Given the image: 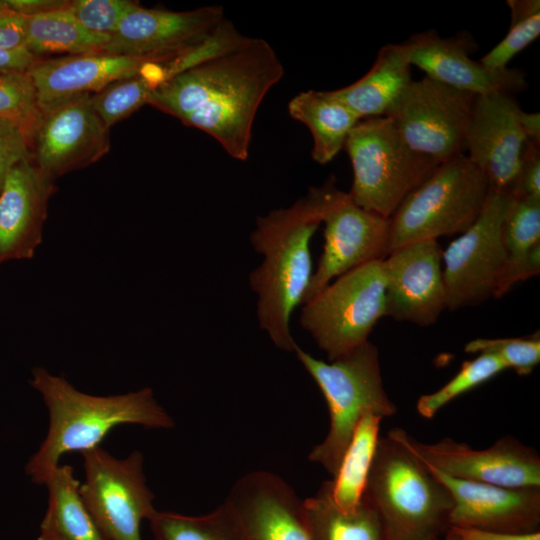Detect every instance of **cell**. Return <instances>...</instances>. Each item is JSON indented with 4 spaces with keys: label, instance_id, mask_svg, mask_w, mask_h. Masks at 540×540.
Masks as SVG:
<instances>
[{
    "label": "cell",
    "instance_id": "cell-1",
    "mask_svg": "<svg viewBox=\"0 0 540 540\" xmlns=\"http://www.w3.org/2000/svg\"><path fill=\"white\" fill-rule=\"evenodd\" d=\"M283 75L273 47L247 36L168 78L147 104L209 134L230 157L246 161L257 111Z\"/></svg>",
    "mask_w": 540,
    "mask_h": 540
},
{
    "label": "cell",
    "instance_id": "cell-2",
    "mask_svg": "<svg viewBox=\"0 0 540 540\" xmlns=\"http://www.w3.org/2000/svg\"><path fill=\"white\" fill-rule=\"evenodd\" d=\"M336 188L334 178L311 187L291 206L259 216L250 235L253 249L263 257L249 275L258 296L259 324L284 351L294 352L297 346L290 318L308 289L313 274L310 241Z\"/></svg>",
    "mask_w": 540,
    "mask_h": 540
},
{
    "label": "cell",
    "instance_id": "cell-3",
    "mask_svg": "<svg viewBox=\"0 0 540 540\" xmlns=\"http://www.w3.org/2000/svg\"><path fill=\"white\" fill-rule=\"evenodd\" d=\"M30 385L42 396L49 414L45 439L25 469L37 484H42L66 453L82 454L99 447L119 425L174 427L173 418L148 387L126 394L95 396L79 391L63 377L41 367L33 369Z\"/></svg>",
    "mask_w": 540,
    "mask_h": 540
},
{
    "label": "cell",
    "instance_id": "cell-4",
    "mask_svg": "<svg viewBox=\"0 0 540 540\" xmlns=\"http://www.w3.org/2000/svg\"><path fill=\"white\" fill-rule=\"evenodd\" d=\"M364 496L385 540H443L453 499L425 463L390 436L379 437Z\"/></svg>",
    "mask_w": 540,
    "mask_h": 540
},
{
    "label": "cell",
    "instance_id": "cell-5",
    "mask_svg": "<svg viewBox=\"0 0 540 540\" xmlns=\"http://www.w3.org/2000/svg\"><path fill=\"white\" fill-rule=\"evenodd\" d=\"M294 352L323 393L330 415L325 439L308 458L334 476L362 416L371 411L382 418L391 417L397 407L384 389L378 349L371 342L329 362L298 345Z\"/></svg>",
    "mask_w": 540,
    "mask_h": 540
},
{
    "label": "cell",
    "instance_id": "cell-6",
    "mask_svg": "<svg viewBox=\"0 0 540 540\" xmlns=\"http://www.w3.org/2000/svg\"><path fill=\"white\" fill-rule=\"evenodd\" d=\"M490 190L485 174L466 155L439 164L389 218V253L415 241L463 233L480 215Z\"/></svg>",
    "mask_w": 540,
    "mask_h": 540
},
{
    "label": "cell",
    "instance_id": "cell-7",
    "mask_svg": "<svg viewBox=\"0 0 540 540\" xmlns=\"http://www.w3.org/2000/svg\"><path fill=\"white\" fill-rule=\"evenodd\" d=\"M344 148L353 170L350 198L387 219L439 165L414 151L387 116L359 120Z\"/></svg>",
    "mask_w": 540,
    "mask_h": 540
},
{
    "label": "cell",
    "instance_id": "cell-8",
    "mask_svg": "<svg viewBox=\"0 0 540 540\" xmlns=\"http://www.w3.org/2000/svg\"><path fill=\"white\" fill-rule=\"evenodd\" d=\"M382 260L354 268L303 304L300 325L333 361L368 341L386 316Z\"/></svg>",
    "mask_w": 540,
    "mask_h": 540
},
{
    "label": "cell",
    "instance_id": "cell-9",
    "mask_svg": "<svg viewBox=\"0 0 540 540\" xmlns=\"http://www.w3.org/2000/svg\"><path fill=\"white\" fill-rule=\"evenodd\" d=\"M82 500L105 540H142L141 524L157 511L146 484L143 455L117 459L101 446L82 453Z\"/></svg>",
    "mask_w": 540,
    "mask_h": 540
},
{
    "label": "cell",
    "instance_id": "cell-10",
    "mask_svg": "<svg viewBox=\"0 0 540 540\" xmlns=\"http://www.w3.org/2000/svg\"><path fill=\"white\" fill-rule=\"evenodd\" d=\"M513 196L490 190L474 223L443 250L446 306L450 310L496 298L506 265L501 227Z\"/></svg>",
    "mask_w": 540,
    "mask_h": 540
},
{
    "label": "cell",
    "instance_id": "cell-11",
    "mask_svg": "<svg viewBox=\"0 0 540 540\" xmlns=\"http://www.w3.org/2000/svg\"><path fill=\"white\" fill-rule=\"evenodd\" d=\"M475 96L425 76L412 80L385 116L414 151L441 164L463 154Z\"/></svg>",
    "mask_w": 540,
    "mask_h": 540
},
{
    "label": "cell",
    "instance_id": "cell-12",
    "mask_svg": "<svg viewBox=\"0 0 540 540\" xmlns=\"http://www.w3.org/2000/svg\"><path fill=\"white\" fill-rule=\"evenodd\" d=\"M387 435L447 476L511 488L540 487L537 451L510 436L478 450L451 438L421 443L401 428H393Z\"/></svg>",
    "mask_w": 540,
    "mask_h": 540
},
{
    "label": "cell",
    "instance_id": "cell-13",
    "mask_svg": "<svg viewBox=\"0 0 540 540\" xmlns=\"http://www.w3.org/2000/svg\"><path fill=\"white\" fill-rule=\"evenodd\" d=\"M324 246L303 303L332 279L366 263L384 259L389 251V219L370 212L336 188L323 215Z\"/></svg>",
    "mask_w": 540,
    "mask_h": 540
},
{
    "label": "cell",
    "instance_id": "cell-14",
    "mask_svg": "<svg viewBox=\"0 0 540 540\" xmlns=\"http://www.w3.org/2000/svg\"><path fill=\"white\" fill-rule=\"evenodd\" d=\"M225 21L219 5L177 12L148 9L136 2L102 53L168 60L203 44Z\"/></svg>",
    "mask_w": 540,
    "mask_h": 540
},
{
    "label": "cell",
    "instance_id": "cell-15",
    "mask_svg": "<svg viewBox=\"0 0 540 540\" xmlns=\"http://www.w3.org/2000/svg\"><path fill=\"white\" fill-rule=\"evenodd\" d=\"M442 253L437 240H420L392 250L383 260L386 317L433 325L446 306Z\"/></svg>",
    "mask_w": 540,
    "mask_h": 540
},
{
    "label": "cell",
    "instance_id": "cell-16",
    "mask_svg": "<svg viewBox=\"0 0 540 540\" xmlns=\"http://www.w3.org/2000/svg\"><path fill=\"white\" fill-rule=\"evenodd\" d=\"M108 130L92 108L89 95L65 102L43 113L32 143V161L54 181L105 155Z\"/></svg>",
    "mask_w": 540,
    "mask_h": 540
},
{
    "label": "cell",
    "instance_id": "cell-17",
    "mask_svg": "<svg viewBox=\"0 0 540 540\" xmlns=\"http://www.w3.org/2000/svg\"><path fill=\"white\" fill-rule=\"evenodd\" d=\"M520 110L512 94L476 95L465 137L464 151L485 174L491 190L511 195L526 144Z\"/></svg>",
    "mask_w": 540,
    "mask_h": 540
},
{
    "label": "cell",
    "instance_id": "cell-18",
    "mask_svg": "<svg viewBox=\"0 0 540 540\" xmlns=\"http://www.w3.org/2000/svg\"><path fill=\"white\" fill-rule=\"evenodd\" d=\"M426 466L452 496L450 527L510 533L539 531L540 487L511 488L460 480Z\"/></svg>",
    "mask_w": 540,
    "mask_h": 540
},
{
    "label": "cell",
    "instance_id": "cell-19",
    "mask_svg": "<svg viewBox=\"0 0 540 540\" xmlns=\"http://www.w3.org/2000/svg\"><path fill=\"white\" fill-rule=\"evenodd\" d=\"M225 500L235 510L246 540H311L303 500L272 472L243 475Z\"/></svg>",
    "mask_w": 540,
    "mask_h": 540
},
{
    "label": "cell",
    "instance_id": "cell-20",
    "mask_svg": "<svg viewBox=\"0 0 540 540\" xmlns=\"http://www.w3.org/2000/svg\"><path fill=\"white\" fill-rule=\"evenodd\" d=\"M151 58L90 53L38 59L27 71L43 113L70 100L93 95L109 84L142 72Z\"/></svg>",
    "mask_w": 540,
    "mask_h": 540
},
{
    "label": "cell",
    "instance_id": "cell-21",
    "mask_svg": "<svg viewBox=\"0 0 540 540\" xmlns=\"http://www.w3.org/2000/svg\"><path fill=\"white\" fill-rule=\"evenodd\" d=\"M55 190L54 181L38 170L32 157L8 172L0 188V263L33 257Z\"/></svg>",
    "mask_w": 540,
    "mask_h": 540
},
{
    "label": "cell",
    "instance_id": "cell-22",
    "mask_svg": "<svg viewBox=\"0 0 540 540\" xmlns=\"http://www.w3.org/2000/svg\"><path fill=\"white\" fill-rule=\"evenodd\" d=\"M411 65L422 70L426 77L450 87L485 95L514 94L527 88L524 73L515 68L493 70L469 56L465 38H442L434 30L414 35Z\"/></svg>",
    "mask_w": 540,
    "mask_h": 540
},
{
    "label": "cell",
    "instance_id": "cell-23",
    "mask_svg": "<svg viewBox=\"0 0 540 540\" xmlns=\"http://www.w3.org/2000/svg\"><path fill=\"white\" fill-rule=\"evenodd\" d=\"M411 51L409 40L384 45L363 77L333 94L360 120L385 116L412 81Z\"/></svg>",
    "mask_w": 540,
    "mask_h": 540
},
{
    "label": "cell",
    "instance_id": "cell-24",
    "mask_svg": "<svg viewBox=\"0 0 540 540\" xmlns=\"http://www.w3.org/2000/svg\"><path fill=\"white\" fill-rule=\"evenodd\" d=\"M290 116L304 124L313 138L312 159L321 165L332 161L360 120L332 91L308 90L288 103Z\"/></svg>",
    "mask_w": 540,
    "mask_h": 540
},
{
    "label": "cell",
    "instance_id": "cell-25",
    "mask_svg": "<svg viewBox=\"0 0 540 540\" xmlns=\"http://www.w3.org/2000/svg\"><path fill=\"white\" fill-rule=\"evenodd\" d=\"M501 235L507 260L496 298L540 272V199L513 196Z\"/></svg>",
    "mask_w": 540,
    "mask_h": 540
},
{
    "label": "cell",
    "instance_id": "cell-26",
    "mask_svg": "<svg viewBox=\"0 0 540 540\" xmlns=\"http://www.w3.org/2000/svg\"><path fill=\"white\" fill-rule=\"evenodd\" d=\"M303 503L311 540H385L379 514L364 495L354 510L343 511L333 502L325 481Z\"/></svg>",
    "mask_w": 540,
    "mask_h": 540
},
{
    "label": "cell",
    "instance_id": "cell-27",
    "mask_svg": "<svg viewBox=\"0 0 540 540\" xmlns=\"http://www.w3.org/2000/svg\"><path fill=\"white\" fill-rule=\"evenodd\" d=\"M48 507L40 530L65 540H105L92 520L80 494V481L70 465H58L43 479Z\"/></svg>",
    "mask_w": 540,
    "mask_h": 540
},
{
    "label": "cell",
    "instance_id": "cell-28",
    "mask_svg": "<svg viewBox=\"0 0 540 540\" xmlns=\"http://www.w3.org/2000/svg\"><path fill=\"white\" fill-rule=\"evenodd\" d=\"M382 419L371 411L362 416L337 472L333 479L329 480L332 500L343 511L354 510L363 498L380 437L379 428Z\"/></svg>",
    "mask_w": 540,
    "mask_h": 540
},
{
    "label": "cell",
    "instance_id": "cell-29",
    "mask_svg": "<svg viewBox=\"0 0 540 540\" xmlns=\"http://www.w3.org/2000/svg\"><path fill=\"white\" fill-rule=\"evenodd\" d=\"M25 48L40 58L43 54L81 55L102 53L110 36L89 31L65 9L26 17Z\"/></svg>",
    "mask_w": 540,
    "mask_h": 540
},
{
    "label": "cell",
    "instance_id": "cell-30",
    "mask_svg": "<svg viewBox=\"0 0 540 540\" xmlns=\"http://www.w3.org/2000/svg\"><path fill=\"white\" fill-rule=\"evenodd\" d=\"M148 521L154 540H246L241 522L226 500L205 515L156 511Z\"/></svg>",
    "mask_w": 540,
    "mask_h": 540
},
{
    "label": "cell",
    "instance_id": "cell-31",
    "mask_svg": "<svg viewBox=\"0 0 540 540\" xmlns=\"http://www.w3.org/2000/svg\"><path fill=\"white\" fill-rule=\"evenodd\" d=\"M169 60L151 62L139 74L115 81L90 96L92 108L107 128L148 103L152 92L171 77Z\"/></svg>",
    "mask_w": 540,
    "mask_h": 540
},
{
    "label": "cell",
    "instance_id": "cell-32",
    "mask_svg": "<svg viewBox=\"0 0 540 540\" xmlns=\"http://www.w3.org/2000/svg\"><path fill=\"white\" fill-rule=\"evenodd\" d=\"M511 21L504 38L479 61L493 70L507 68L508 63L540 34V1L507 0Z\"/></svg>",
    "mask_w": 540,
    "mask_h": 540
},
{
    "label": "cell",
    "instance_id": "cell-33",
    "mask_svg": "<svg viewBox=\"0 0 540 540\" xmlns=\"http://www.w3.org/2000/svg\"><path fill=\"white\" fill-rule=\"evenodd\" d=\"M506 369V365L497 356L479 353L476 358L463 362L459 372L439 390L422 395L416 404L417 412L422 417L431 419L454 398Z\"/></svg>",
    "mask_w": 540,
    "mask_h": 540
},
{
    "label": "cell",
    "instance_id": "cell-34",
    "mask_svg": "<svg viewBox=\"0 0 540 540\" xmlns=\"http://www.w3.org/2000/svg\"><path fill=\"white\" fill-rule=\"evenodd\" d=\"M42 115L29 74L0 73V118L16 124L23 131L31 148Z\"/></svg>",
    "mask_w": 540,
    "mask_h": 540
},
{
    "label": "cell",
    "instance_id": "cell-35",
    "mask_svg": "<svg viewBox=\"0 0 540 540\" xmlns=\"http://www.w3.org/2000/svg\"><path fill=\"white\" fill-rule=\"evenodd\" d=\"M466 353H489L497 356L520 376L529 375L540 362L539 334L526 338H479L468 342Z\"/></svg>",
    "mask_w": 540,
    "mask_h": 540
},
{
    "label": "cell",
    "instance_id": "cell-36",
    "mask_svg": "<svg viewBox=\"0 0 540 540\" xmlns=\"http://www.w3.org/2000/svg\"><path fill=\"white\" fill-rule=\"evenodd\" d=\"M135 3L130 0H73L68 10L89 31L111 36Z\"/></svg>",
    "mask_w": 540,
    "mask_h": 540
},
{
    "label": "cell",
    "instance_id": "cell-37",
    "mask_svg": "<svg viewBox=\"0 0 540 540\" xmlns=\"http://www.w3.org/2000/svg\"><path fill=\"white\" fill-rule=\"evenodd\" d=\"M31 157V146L23 131L0 118V185L16 164Z\"/></svg>",
    "mask_w": 540,
    "mask_h": 540
},
{
    "label": "cell",
    "instance_id": "cell-38",
    "mask_svg": "<svg viewBox=\"0 0 540 540\" xmlns=\"http://www.w3.org/2000/svg\"><path fill=\"white\" fill-rule=\"evenodd\" d=\"M512 196L540 199V145L526 141Z\"/></svg>",
    "mask_w": 540,
    "mask_h": 540
},
{
    "label": "cell",
    "instance_id": "cell-39",
    "mask_svg": "<svg viewBox=\"0 0 540 540\" xmlns=\"http://www.w3.org/2000/svg\"><path fill=\"white\" fill-rule=\"evenodd\" d=\"M27 19L8 8L0 12V49L13 51L25 48Z\"/></svg>",
    "mask_w": 540,
    "mask_h": 540
},
{
    "label": "cell",
    "instance_id": "cell-40",
    "mask_svg": "<svg viewBox=\"0 0 540 540\" xmlns=\"http://www.w3.org/2000/svg\"><path fill=\"white\" fill-rule=\"evenodd\" d=\"M6 7L23 16L30 17L65 9L67 0H4Z\"/></svg>",
    "mask_w": 540,
    "mask_h": 540
},
{
    "label": "cell",
    "instance_id": "cell-41",
    "mask_svg": "<svg viewBox=\"0 0 540 540\" xmlns=\"http://www.w3.org/2000/svg\"><path fill=\"white\" fill-rule=\"evenodd\" d=\"M462 540H540V532L510 533L475 528L450 527Z\"/></svg>",
    "mask_w": 540,
    "mask_h": 540
},
{
    "label": "cell",
    "instance_id": "cell-42",
    "mask_svg": "<svg viewBox=\"0 0 540 540\" xmlns=\"http://www.w3.org/2000/svg\"><path fill=\"white\" fill-rule=\"evenodd\" d=\"M38 59L26 48L13 51L0 49V73L27 72Z\"/></svg>",
    "mask_w": 540,
    "mask_h": 540
},
{
    "label": "cell",
    "instance_id": "cell-43",
    "mask_svg": "<svg viewBox=\"0 0 540 540\" xmlns=\"http://www.w3.org/2000/svg\"><path fill=\"white\" fill-rule=\"evenodd\" d=\"M519 124L527 142L540 145V115L527 113L522 109L519 112Z\"/></svg>",
    "mask_w": 540,
    "mask_h": 540
},
{
    "label": "cell",
    "instance_id": "cell-44",
    "mask_svg": "<svg viewBox=\"0 0 540 540\" xmlns=\"http://www.w3.org/2000/svg\"><path fill=\"white\" fill-rule=\"evenodd\" d=\"M37 540H65L59 535L49 532V531H42L40 530V534L37 538Z\"/></svg>",
    "mask_w": 540,
    "mask_h": 540
},
{
    "label": "cell",
    "instance_id": "cell-45",
    "mask_svg": "<svg viewBox=\"0 0 540 540\" xmlns=\"http://www.w3.org/2000/svg\"><path fill=\"white\" fill-rule=\"evenodd\" d=\"M443 540H462L454 531L450 528Z\"/></svg>",
    "mask_w": 540,
    "mask_h": 540
},
{
    "label": "cell",
    "instance_id": "cell-46",
    "mask_svg": "<svg viewBox=\"0 0 540 540\" xmlns=\"http://www.w3.org/2000/svg\"><path fill=\"white\" fill-rule=\"evenodd\" d=\"M5 9H7V7L4 0H0V12L4 11Z\"/></svg>",
    "mask_w": 540,
    "mask_h": 540
},
{
    "label": "cell",
    "instance_id": "cell-47",
    "mask_svg": "<svg viewBox=\"0 0 540 540\" xmlns=\"http://www.w3.org/2000/svg\"><path fill=\"white\" fill-rule=\"evenodd\" d=\"M0 188H1V185H0Z\"/></svg>",
    "mask_w": 540,
    "mask_h": 540
}]
</instances>
